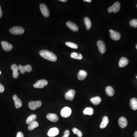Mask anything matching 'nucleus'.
Listing matches in <instances>:
<instances>
[{
    "instance_id": "obj_17",
    "label": "nucleus",
    "mask_w": 137,
    "mask_h": 137,
    "mask_svg": "<svg viewBox=\"0 0 137 137\" xmlns=\"http://www.w3.org/2000/svg\"><path fill=\"white\" fill-rule=\"evenodd\" d=\"M118 124L121 128H125L128 124V121L127 119L124 117L120 118L118 120Z\"/></svg>"
},
{
    "instance_id": "obj_8",
    "label": "nucleus",
    "mask_w": 137,
    "mask_h": 137,
    "mask_svg": "<svg viewBox=\"0 0 137 137\" xmlns=\"http://www.w3.org/2000/svg\"><path fill=\"white\" fill-rule=\"evenodd\" d=\"M40 8L41 12L44 17H49L50 16L49 11L46 5L44 3H41L40 6Z\"/></svg>"
},
{
    "instance_id": "obj_25",
    "label": "nucleus",
    "mask_w": 137,
    "mask_h": 137,
    "mask_svg": "<svg viewBox=\"0 0 137 137\" xmlns=\"http://www.w3.org/2000/svg\"><path fill=\"white\" fill-rule=\"evenodd\" d=\"M106 92L107 95L109 96H112L114 95V90L113 88L110 86L106 88Z\"/></svg>"
},
{
    "instance_id": "obj_14",
    "label": "nucleus",
    "mask_w": 137,
    "mask_h": 137,
    "mask_svg": "<svg viewBox=\"0 0 137 137\" xmlns=\"http://www.w3.org/2000/svg\"><path fill=\"white\" fill-rule=\"evenodd\" d=\"M11 69L13 72V77L15 79H16L19 75V72H18L19 69L18 68V67L15 64H13L12 65Z\"/></svg>"
},
{
    "instance_id": "obj_6",
    "label": "nucleus",
    "mask_w": 137,
    "mask_h": 137,
    "mask_svg": "<svg viewBox=\"0 0 137 137\" xmlns=\"http://www.w3.org/2000/svg\"><path fill=\"white\" fill-rule=\"evenodd\" d=\"M48 81L45 79L38 80L33 85L34 88H42L48 84Z\"/></svg>"
},
{
    "instance_id": "obj_13",
    "label": "nucleus",
    "mask_w": 137,
    "mask_h": 137,
    "mask_svg": "<svg viewBox=\"0 0 137 137\" xmlns=\"http://www.w3.org/2000/svg\"><path fill=\"white\" fill-rule=\"evenodd\" d=\"M59 131L57 128H53L50 129L47 133L49 137H53L56 136L59 134Z\"/></svg>"
},
{
    "instance_id": "obj_27",
    "label": "nucleus",
    "mask_w": 137,
    "mask_h": 137,
    "mask_svg": "<svg viewBox=\"0 0 137 137\" xmlns=\"http://www.w3.org/2000/svg\"><path fill=\"white\" fill-rule=\"evenodd\" d=\"M71 57L72 58L74 59L81 60L82 59L83 56L81 54H78L76 52H73L71 55Z\"/></svg>"
},
{
    "instance_id": "obj_7",
    "label": "nucleus",
    "mask_w": 137,
    "mask_h": 137,
    "mask_svg": "<svg viewBox=\"0 0 137 137\" xmlns=\"http://www.w3.org/2000/svg\"><path fill=\"white\" fill-rule=\"evenodd\" d=\"M72 110L71 108L68 107H64L61 111V115L64 118H67L71 115Z\"/></svg>"
},
{
    "instance_id": "obj_2",
    "label": "nucleus",
    "mask_w": 137,
    "mask_h": 137,
    "mask_svg": "<svg viewBox=\"0 0 137 137\" xmlns=\"http://www.w3.org/2000/svg\"><path fill=\"white\" fill-rule=\"evenodd\" d=\"M10 32L14 35H21L25 32L24 28L20 26H15L10 29Z\"/></svg>"
},
{
    "instance_id": "obj_19",
    "label": "nucleus",
    "mask_w": 137,
    "mask_h": 137,
    "mask_svg": "<svg viewBox=\"0 0 137 137\" xmlns=\"http://www.w3.org/2000/svg\"><path fill=\"white\" fill-rule=\"evenodd\" d=\"M87 75V73L86 71L84 70H80L79 71L78 74V78L79 80H84L86 78Z\"/></svg>"
},
{
    "instance_id": "obj_44",
    "label": "nucleus",
    "mask_w": 137,
    "mask_h": 137,
    "mask_svg": "<svg viewBox=\"0 0 137 137\" xmlns=\"http://www.w3.org/2000/svg\"></svg>"
},
{
    "instance_id": "obj_36",
    "label": "nucleus",
    "mask_w": 137,
    "mask_h": 137,
    "mask_svg": "<svg viewBox=\"0 0 137 137\" xmlns=\"http://www.w3.org/2000/svg\"><path fill=\"white\" fill-rule=\"evenodd\" d=\"M2 15V12L1 9V6H0V18H1Z\"/></svg>"
},
{
    "instance_id": "obj_28",
    "label": "nucleus",
    "mask_w": 137,
    "mask_h": 137,
    "mask_svg": "<svg viewBox=\"0 0 137 137\" xmlns=\"http://www.w3.org/2000/svg\"><path fill=\"white\" fill-rule=\"evenodd\" d=\"M38 125H39V124H38V123L37 121H35L28 126V129L30 131L32 130L35 128L38 127Z\"/></svg>"
},
{
    "instance_id": "obj_32",
    "label": "nucleus",
    "mask_w": 137,
    "mask_h": 137,
    "mask_svg": "<svg viewBox=\"0 0 137 137\" xmlns=\"http://www.w3.org/2000/svg\"><path fill=\"white\" fill-rule=\"evenodd\" d=\"M129 25L131 26L137 27V19H133L129 22Z\"/></svg>"
},
{
    "instance_id": "obj_31",
    "label": "nucleus",
    "mask_w": 137,
    "mask_h": 137,
    "mask_svg": "<svg viewBox=\"0 0 137 137\" xmlns=\"http://www.w3.org/2000/svg\"><path fill=\"white\" fill-rule=\"evenodd\" d=\"M73 132L75 135H77L78 137H82L83 136V134L82 132L78 130V129L75 128H74L72 129Z\"/></svg>"
},
{
    "instance_id": "obj_5",
    "label": "nucleus",
    "mask_w": 137,
    "mask_h": 137,
    "mask_svg": "<svg viewBox=\"0 0 137 137\" xmlns=\"http://www.w3.org/2000/svg\"><path fill=\"white\" fill-rule=\"evenodd\" d=\"M120 4L118 2H117L113 5L111 7H109L108 9V12L111 13L112 12L117 13L119 11L120 9Z\"/></svg>"
},
{
    "instance_id": "obj_42",
    "label": "nucleus",
    "mask_w": 137,
    "mask_h": 137,
    "mask_svg": "<svg viewBox=\"0 0 137 137\" xmlns=\"http://www.w3.org/2000/svg\"><path fill=\"white\" fill-rule=\"evenodd\" d=\"M136 49H137V44L136 45Z\"/></svg>"
},
{
    "instance_id": "obj_26",
    "label": "nucleus",
    "mask_w": 137,
    "mask_h": 137,
    "mask_svg": "<svg viewBox=\"0 0 137 137\" xmlns=\"http://www.w3.org/2000/svg\"><path fill=\"white\" fill-rule=\"evenodd\" d=\"M83 113L84 115H91L94 113V110L91 107H87L84 110Z\"/></svg>"
},
{
    "instance_id": "obj_20",
    "label": "nucleus",
    "mask_w": 137,
    "mask_h": 137,
    "mask_svg": "<svg viewBox=\"0 0 137 137\" xmlns=\"http://www.w3.org/2000/svg\"><path fill=\"white\" fill-rule=\"evenodd\" d=\"M130 106L133 110H137V98H133L130 101Z\"/></svg>"
},
{
    "instance_id": "obj_23",
    "label": "nucleus",
    "mask_w": 137,
    "mask_h": 137,
    "mask_svg": "<svg viewBox=\"0 0 137 137\" xmlns=\"http://www.w3.org/2000/svg\"><path fill=\"white\" fill-rule=\"evenodd\" d=\"M109 120L107 116L104 117L102 119V122L100 126V128L103 129L106 128L109 123Z\"/></svg>"
},
{
    "instance_id": "obj_30",
    "label": "nucleus",
    "mask_w": 137,
    "mask_h": 137,
    "mask_svg": "<svg viewBox=\"0 0 137 137\" xmlns=\"http://www.w3.org/2000/svg\"><path fill=\"white\" fill-rule=\"evenodd\" d=\"M65 44L68 47L74 49H77L78 48V46L77 44H75L74 43L72 42H66L65 43Z\"/></svg>"
},
{
    "instance_id": "obj_3",
    "label": "nucleus",
    "mask_w": 137,
    "mask_h": 137,
    "mask_svg": "<svg viewBox=\"0 0 137 137\" xmlns=\"http://www.w3.org/2000/svg\"><path fill=\"white\" fill-rule=\"evenodd\" d=\"M42 103L40 100L30 101L28 104V106L31 110H34L41 107Z\"/></svg>"
},
{
    "instance_id": "obj_41",
    "label": "nucleus",
    "mask_w": 137,
    "mask_h": 137,
    "mask_svg": "<svg viewBox=\"0 0 137 137\" xmlns=\"http://www.w3.org/2000/svg\"><path fill=\"white\" fill-rule=\"evenodd\" d=\"M1 74V71H0V75Z\"/></svg>"
},
{
    "instance_id": "obj_12",
    "label": "nucleus",
    "mask_w": 137,
    "mask_h": 137,
    "mask_svg": "<svg viewBox=\"0 0 137 137\" xmlns=\"http://www.w3.org/2000/svg\"><path fill=\"white\" fill-rule=\"evenodd\" d=\"M1 45L3 49L6 51H10L13 48V45L7 41H2Z\"/></svg>"
},
{
    "instance_id": "obj_33",
    "label": "nucleus",
    "mask_w": 137,
    "mask_h": 137,
    "mask_svg": "<svg viewBox=\"0 0 137 137\" xmlns=\"http://www.w3.org/2000/svg\"><path fill=\"white\" fill-rule=\"evenodd\" d=\"M64 136L62 137H69L70 135V131L69 130H66L64 132Z\"/></svg>"
},
{
    "instance_id": "obj_16",
    "label": "nucleus",
    "mask_w": 137,
    "mask_h": 137,
    "mask_svg": "<svg viewBox=\"0 0 137 137\" xmlns=\"http://www.w3.org/2000/svg\"><path fill=\"white\" fill-rule=\"evenodd\" d=\"M47 118L50 121L53 122H56L59 120L58 115L54 113H49L47 115Z\"/></svg>"
},
{
    "instance_id": "obj_43",
    "label": "nucleus",
    "mask_w": 137,
    "mask_h": 137,
    "mask_svg": "<svg viewBox=\"0 0 137 137\" xmlns=\"http://www.w3.org/2000/svg\"><path fill=\"white\" fill-rule=\"evenodd\" d=\"M136 7H137V5H136Z\"/></svg>"
},
{
    "instance_id": "obj_24",
    "label": "nucleus",
    "mask_w": 137,
    "mask_h": 137,
    "mask_svg": "<svg viewBox=\"0 0 137 137\" xmlns=\"http://www.w3.org/2000/svg\"><path fill=\"white\" fill-rule=\"evenodd\" d=\"M37 118V116L35 114H32L28 117L26 120V123L28 125L31 124L35 121Z\"/></svg>"
},
{
    "instance_id": "obj_15",
    "label": "nucleus",
    "mask_w": 137,
    "mask_h": 137,
    "mask_svg": "<svg viewBox=\"0 0 137 137\" xmlns=\"http://www.w3.org/2000/svg\"><path fill=\"white\" fill-rule=\"evenodd\" d=\"M66 25L71 30L74 32H77L78 31V27L76 24L71 21H67L66 23Z\"/></svg>"
},
{
    "instance_id": "obj_9",
    "label": "nucleus",
    "mask_w": 137,
    "mask_h": 137,
    "mask_svg": "<svg viewBox=\"0 0 137 137\" xmlns=\"http://www.w3.org/2000/svg\"><path fill=\"white\" fill-rule=\"evenodd\" d=\"M75 94V90L74 89H70L68 92H66L65 94V98L66 100L72 101L74 99Z\"/></svg>"
},
{
    "instance_id": "obj_35",
    "label": "nucleus",
    "mask_w": 137,
    "mask_h": 137,
    "mask_svg": "<svg viewBox=\"0 0 137 137\" xmlns=\"http://www.w3.org/2000/svg\"><path fill=\"white\" fill-rule=\"evenodd\" d=\"M16 137H24V135L21 132H18L16 135Z\"/></svg>"
},
{
    "instance_id": "obj_11",
    "label": "nucleus",
    "mask_w": 137,
    "mask_h": 137,
    "mask_svg": "<svg viewBox=\"0 0 137 137\" xmlns=\"http://www.w3.org/2000/svg\"><path fill=\"white\" fill-rule=\"evenodd\" d=\"M97 45L100 53L103 54L106 52V45L103 41L100 40H98L97 42Z\"/></svg>"
},
{
    "instance_id": "obj_38",
    "label": "nucleus",
    "mask_w": 137,
    "mask_h": 137,
    "mask_svg": "<svg viewBox=\"0 0 137 137\" xmlns=\"http://www.w3.org/2000/svg\"><path fill=\"white\" fill-rule=\"evenodd\" d=\"M84 2H91L92 1L91 0H84Z\"/></svg>"
},
{
    "instance_id": "obj_1",
    "label": "nucleus",
    "mask_w": 137,
    "mask_h": 137,
    "mask_svg": "<svg viewBox=\"0 0 137 137\" xmlns=\"http://www.w3.org/2000/svg\"><path fill=\"white\" fill-rule=\"evenodd\" d=\"M39 54L40 56L44 59L52 62H55L57 60V57L56 55L49 50H41L39 52Z\"/></svg>"
},
{
    "instance_id": "obj_10",
    "label": "nucleus",
    "mask_w": 137,
    "mask_h": 137,
    "mask_svg": "<svg viewBox=\"0 0 137 137\" xmlns=\"http://www.w3.org/2000/svg\"><path fill=\"white\" fill-rule=\"evenodd\" d=\"M109 31L110 32V37L112 39L114 40H118L120 39L121 35L119 32L112 29H110Z\"/></svg>"
},
{
    "instance_id": "obj_34",
    "label": "nucleus",
    "mask_w": 137,
    "mask_h": 137,
    "mask_svg": "<svg viewBox=\"0 0 137 137\" xmlns=\"http://www.w3.org/2000/svg\"><path fill=\"white\" fill-rule=\"evenodd\" d=\"M5 88L4 86L0 83V93H2L4 91Z\"/></svg>"
},
{
    "instance_id": "obj_4",
    "label": "nucleus",
    "mask_w": 137,
    "mask_h": 137,
    "mask_svg": "<svg viewBox=\"0 0 137 137\" xmlns=\"http://www.w3.org/2000/svg\"><path fill=\"white\" fill-rule=\"evenodd\" d=\"M18 69L20 71V72L22 74H24L26 72L27 73H30L32 70V67L29 64H27L25 66H23L21 65H19L18 66Z\"/></svg>"
},
{
    "instance_id": "obj_21",
    "label": "nucleus",
    "mask_w": 137,
    "mask_h": 137,
    "mask_svg": "<svg viewBox=\"0 0 137 137\" xmlns=\"http://www.w3.org/2000/svg\"><path fill=\"white\" fill-rule=\"evenodd\" d=\"M101 99L99 96L93 97L90 100V101L93 104L95 105H98L101 102Z\"/></svg>"
},
{
    "instance_id": "obj_29",
    "label": "nucleus",
    "mask_w": 137,
    "mask_h": 137,
    "mask_svg": "<svg viewBox=\"0 0 137 137\" xmlns=\"http://www.w3.org/2000/svg\"><path fill=\"white\" fill-rule=\"evenodd\" d=\"M15 105L16 109H19L22 106V102L20 98H18L15 100H14Z\"/></svg>"
},
{
    "instance_id": "obj_22",
    "label": "nucleus",
    "mask_w": 137,
    "mask_h": 137,
    "mask_svg": "<svg viewBox=\"0 0 137 137\" xmlns=\"http://www.w3.org/2000/svg\"><path fill=\"white\" fill-rule=\"evenodd\" d=\"M84 22L86 26V29L89 30L90 29L91 26V21L90 19L88 17H85L84 18Z\"/></svg>"
},
{
    "instance_id": "obj_39",
    "label": "nucleus",
    "mask_w": 137,
    "mask_h": 137,
    "mask_svg": "<svg viewBox=\"0 0 137 137\" xmlns=\"http://www.w3.org/2000/svg\"><path fill=\"white\" fill-rule=\"evenodd\" d=\"M134 136H135V137H137V131L135 132L134 133Z\"/></svg>"
},
{
    "instance_id": "obj_18",
    "label": "nucleus",
    "mask_w": 137,
    "mask_h": 137,
    "mask_svg": "<svg viewBox=\"0 0 137 137\" xmlns=\"http://www.w3.org/2000/svg\"><path fill=\"white\" fill-rule=\"evenodd\" d=\"M128 60L126 57H122L120 60L118 65L120 67H124L128 64Z\"/></svg>"
},
{
    "instance_id": "obj_37",
    "label": "nucleus",
    "mask_w": 137,
    "mask_h": 137,
    "mask_svg": "<svg viewBox=\"0 0 137 137\" xmlns=\"http://www.w3.org/2000/svg\"><path fill=\"white\" fill-rule=\"evenodd\" d=\"M18 98V97H17L16 95H14L13 96V99L14 100H16Z\"/></svg>"
},
{
    "instance_id": "obj_40",
    "label": "nucleus",
    "mask_w": 137,
    "mask_h": 137,
    "mask_svg": "<svg viewBox=\"0 0 137 137\" xmlns=\"http://www.w3.org/2000/svg\"><path fill=\"white\" fill-rule=\"evenodd\" d=\"M59 1L62 2H66L67 1V0H60Z\"/></svg>"
}]
</instances>
